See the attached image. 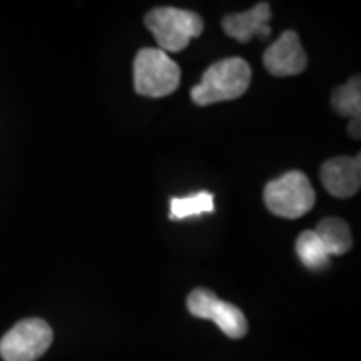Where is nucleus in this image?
<instances>
[{
    "instance_id": "1",
    "label": "nucleus",
    "mask_w": 361,
    "mask_h": 361,
    "mask_svg": "<svg viewBox=\"0 0 361 361\" xmlns=\"http://www.w3.org/2000/svg\"><path fill=\"white\" fill-rule=\"evenodd\" d=\"M250 82V64L241 57H228L207 67L201 82L191 89V99L197 106L234 101L246 92Z\"/></svg>"
},
{
    "instance_id": "2",
    "label": "nucleus",
    "mask_w": 361,
    "mask_h": 361,
    "mask_svg": "<svg viewBox=\"0 0 361 361\" xmlns=\"http://www.w3.org/2000/svg\"><path fill=\"white\" fill-rule=\"evenodd\" d=\"M144 24L162 52H180L191 39H197L204 29V22L196 12L176 7H157L147 12Z\"/></svg>"
},
{
    "instance_id": "3",
    "label": "nucleus",
    "mask_w": 361,
    "mask_h": 361,
    "mask_svg": "<svg viewBox=\"0 0 361 361\" xmlns=\"http://www.w3.org/2000/svg\"><path fill=\"white\" fill-rule=\"evenodd\" d=\"M180 84V69L161 49H141L134 59V89L144 97H164Z\"/></svg>"
},
{
    "instance_id": "4",
    "label": "nucleus",
    "mask_w": 361,
    "mask_h": 361,
    "mask_svg": "<svg viewBox=\"0 0 361 361\" xmlns=\"http://www.w3.org/2000/svg\"><path fill=\"white\" fill-rule=\"evenodd\" d=\"M263 197L271 213L286 219L301 218L316 202L314 189L308 176L301 171H290L281 178L269 180Z\"/></svg>"
},
{
    "instance_id": "5",
    "label": "nucleus",
    "mask_w": 361,
    "mask_h": 361,
    "mask_svg": "<svg viewBox=\"0 0 361 361\" xmlns=\"http://www.w3.org/2000/svg\"><path fill=\"white\" fill-rule=\"evenodd\" d=\"M52 340V328L44 319H22L0 341V356L4 361H35L49 350Z\"/></svg>"
},
{
    "instance_id": "6",
    "label": "nucleus",
    "mask_w": 361,
    "mask_h": 361,
    "mask_svg": "<svg viewBox=\"0 0 361 361\" xmlns=\"http://www.w3.org/2000/svg\"><path fill=\"white\" fill-rule=\"evenodd\" d=\"M188 310L196 318L211 319L226 336L239 340L247 333V319L245 313L228 301L219 300L213 291L196 288L188 296Z\"/></svg>"
},
{
    "instance_id": "7",
    "label": "nucleus",
    "mask_w": 361,
    "mask_h": 361,
    "mask_svg": "<svg viewBox=\"0 0 361 361\" xmlns=\"http://www.w3.org/2000/svg\"><path fill=\"white\" fill-rule=\"evenodd\" d=\"M263 62L271 75L288 78L301 74L308 66V57L295 30H286L276 42L266 49Z\"/></svg>"
},
{
    "instance_id": "8",
    "label": "nucleus",
    "mask_w": 361,
    "mask_h": 361,
    "mask_svg": "<svg viewBox=\"0 0 361 361\" xmlns=\"http://www.w3.org/2000/svg\"><path fill=\"white\" fill-rule=\"evenodd\" d=\"M322 183L335 197H351L361 186V156L333 157L322 166Z\"/></svg>"
},
{
    "instance_id": "9",
    "label": "nucleus",
    "mask_w": 361,
    "mask_h": 361,
    "mask_svg": "<svg viewBox=\"0 0 361 361\" xmlns=\"http://www.w3.org/2000/svg\"><path fill=\"white\" fill-rule=\"evenodd\" d=\"M271 7L268 2L256 4L251 11L243 13H229L223 19V29L229 37L238 42H250L255 37L268 39L271 34Z\"/></svg>"
},
{
    "instance_id": "10",
    "label": "nucleus",
    "mask_w": 361,
    "mask_h": 361,
    "mask_svg": "<svg viewBox=\"0 0 361 361\" xmlns=\"http://www.w3.org/2000/svg\"><path fill=\"white\" fill-rule=\"evenodd\" d=\"M314 233L329 256L345 255L353 246L350 226L340 218H326L319 221Z\"/></svg>"
},
{
    "instance_id": "11",
    "label": "nucleus",
    "mask_w": 361,
    "mask_h": 361,
    "mask_svg": "<svg viewBox=\"0 0 361 361\" xmlns=\"http://www.w3.org/2000/svg\"><path fill=\"white\" fill-rule=\"evenodd\" d=\"M331 106L340 116L361 119V80L360 75L351 78L348 82L338 85L331 94Z\"/></svg>"
},
{
    "instance_id": "12",
    "label": "nucleus",
    "mask_w": 361,
    "mask_h": 361,
    "mask_svg": "<svg viewBox=\"0 0 361 361\" xmlns=\"http://www.w3.org/2000/svg\"><path fill=\"white\" fill-rule=\"evenodd\" d=\"M204 213H214V196L209 191H201L188 197H173L171 200L169 218L173 221L201 216Z\"/></svg>"
},
{
    "instance_id": "13",
    "label": "nucleus",
    "mask_w": 361,
    "mask_h": 361,
    "mask_svg": "<svg viewBox=\"0 0 361 361\" xmlns=\"http://www.w3.org/2000/svg\"><path fill=\"white\" fill-rule=\"evenodd\" d=\"M296 255L308 269H324L329 264V255L314 231H305L298 236Z\"/></svg>"
},
{
    "instance_id": "14",
    "label": "nucleus",
    "mask_w": 361,
    "mask_h": 361,
    "mask_svg": "<svg viewBox=\"0 0 361 361\" xmlns=\"http://www.w3.org/2000/svg\"><path fill=\"white\" fill-rule=\"evenodd\" d=\"M360 121L361 119H351V123H350V134H351V137H355V139H360L361 137V128H360Z\"/></svg>"
}]
</instances>
